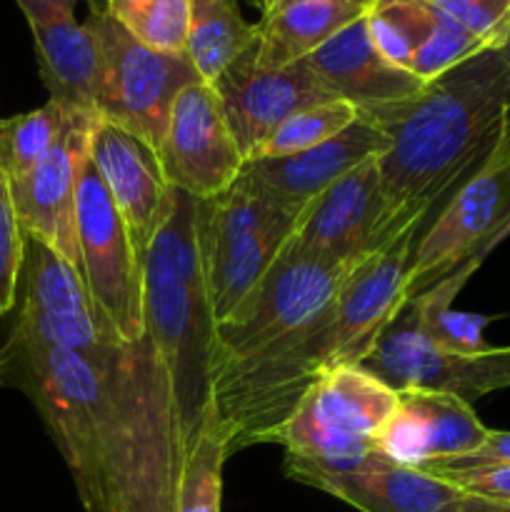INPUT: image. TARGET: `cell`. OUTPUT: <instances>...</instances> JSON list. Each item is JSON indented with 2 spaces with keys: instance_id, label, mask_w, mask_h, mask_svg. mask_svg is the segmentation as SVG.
<instances>
[{
  "instance_id": "33",
  "label": "cell",
  "mask_w": 510,
  "mask_h": 512,
  "mask_svg": "<svg viewBox=\"0 0 510 512\" xmlns=\"http://www.w3.org/2000/svg\"><path fill=\"white\" fill-rule=\"evenodd\" d=\"M23 260L25 230L15 210L10 178L0 168V318H5L18 303Z\"/></svg>"
},
{
  "instance_id": "28",
  "label": "cell",
  "mask_w": 510,
  "mask_h": 512,
  "mask_svg": "<svg viewBox=\"0 0 510 512\" xmlns=\"http://www.w3.org/2000/svg\"><path fill=\"white\" fill-rule=\"evenodd\" d=\"M255 35L258 28L243 18L238 0H190L185 55L208 83L255 43Z\"/></svg>"
},
{
  "instance_id": "7",
  "label": "cell",
  "mask_w": 510,
  "mask_h": 512,
  "mask_svg": "<svg viewBox=\"0 0 510 512\" xmlns=\"http://www.w3.org/2000/svg\"><path fill=\"white\" fill-rule=\"evenodd\" d=\"M85 23L98 40L95 115L158 148L170 108L185 85L200 78L188 55L158 53L138 43L105 10V0L88 5Z\"/></svg>"
},
{
  "instance_id": "39",
  "label": "cell",
  "mask_w": 510,
  "mask_h": 512,
  "mask_svg": "<svg viewBox=\"0 0 510 512\" xmlns=\"http://www.w3.org/2000/svg\"><path fill=\"white\" fill-rule=\"evenodd\" d=\"M8 365H10V348H8V343H3L0 345V385H5Z\"/></svg>"
},
{
  "instance_id": "20",
  "label": "cell",
  "mask_w": 510,
  "mask_h": 512,
  "mask_svg": "<svg viewBox=\"0 0 510 512\" xmlns=\"http://www.w3.org/2000/svg\"><path fill=\"white\" fill-rule=\"evenodd\" d=\"M365 23L380 55L423 83L490 48L428 0H373Z\"/></svg>"
},
{
  "instance_id": "12",
  "label": "cell",
  "mask_w": 510,
  "mask_h": 512,
  "mask_svg": "<svg viewBox=\"0 0 510 512\" xmlns=\"http://www.w3.org/2000/svg\"><path fill=\"white\" fill-rule=\"evenodd\" d=\"M363 368L398 393L438 390L470 403L495 390L510 388V345L450 353L423 333L410 305H405L373 353L363 360Z\"/></svg>"
},
{
  "instance_id": "36",
  "label": "cell",
  "mask_w": 510,
  "mask_h": 512,
  "mask_svg": "<svg viewBox=\"0 0 510 512\" xmlns=\"http://www.w3.org/2000/svg\"><path fill=\"white\" fill-rule=\"evenodd\" d=\"M488 465H510V430H490L488 440L475 453L463 458L435 463L423 470H460V468H488Z\"/></svg>"
},
{
  "instance_id": "5",
  "label": "cell",
  "mask_w": 510,
  "mask_h": 512,
  "mask_svg": "<svg viewBox=\"0 0 510 512\" xmlns=\"http://www.w3.org/2000/svg\"><path fill=\"white\" fill-rule=\"evenodd\" d=\"M330 305L320 318L268 348L228 360L213 373V400L230 455L250 445L275 443L305 395L333 370Z\"/></svg>"
},
{
  "instance_id": "38",
  "label": "cell",
  "mask_w": 510,
  "mask_h": 512,
  "mask_svg": "<svg viewBox=\"0 0 510 512\" xmlns=\"http://www.w3.org/2000/svg\"><path fill=\"white\" fill-rule=\"evenodd\" d=\"M505 238H510V210H508V215H505V218H503V223L498 225V230H495V233H493V238H490L488 245H485V248H483V258H488V255L493 253V250L498 248V245L503 243Z\"/></svg>"
},
{
  "instance_id": "17",
  "label": "cell",
  "mask_w": 510,
  "mask_h": 512,
  "mask_svg": "<svg viewBox=\"0 0 510 512\" xmlns=\"http://www.w3.org/2000/svg\"><path fill=\"white\" fill-rule=\"evenodd\" d=\"M380 218L383 198L378 158H370L305 205L283 253L360 260L380 248Z\"/></svg>"
},
{
  "instance_id": "26",
  "label": "cell",
  "mask_w": 510,
  "mask_h": 512,
  "mask_svg": "<svg viewBox=\"0 0 510 512\" xmlns=\"http://www.w3.org/2000/svg\"><path fill=\"white\" fill-rule=\"evenodd\" d=\"M275 443L285 448V473L305 485L323 475L365 473L390 465L375 450L373 440L343 433L325 423L308 395L283 425Z\"/></svg>"
},
{
  "instance_id": "19",
  "label": "cell",
  "mask_w": 510,
  "mask_h": 512,
  "mask_svg": "<svg viewBox=\"0 0 510 512\" xmlns=\"http://www.w3.org/2000/svg\"><path fill=\"white\" fill-rule=\"evenodd\" d=\"M95 120H80L30 173L10 183L25 235L50 245L78 270V188Z\"/></svg>"
},
{
  "instance_id": "14",
  "label": "cell",
  "mask_w": 510,
  "mask_h": 512,
  "mask_svg": "<svg viewBox=\"0 0 510 512\" xmlns=\"http://www.w3.org/2000/svg\"><path fill=\"white\" fill-rule=\"evenodd\" d=\"M423 225H410L355 263L330 310L333 368L363 365L408 305V275Z\"/></svg>"
},
{
  "instance_id": "37",
  "label": "cell",
  "mask_w": 510,
  "mask_h": 512,
  "mask_svg": "<svg viewBox=\"0 0 510 512\" xmlns=\"http://www.w3.org/2000/svg\"><path fill=\"white\" fill-rule=\"evenodd\" d=\"M460 512H510V500H488L465 493Z\"/></svg>"
},
{
  "instance_id": "21",
  "label": "cell",
  "mask_w": 510,
  "mask_h": 512,
  "mask_svg": "<svg viewBox=\"0 0 510 512\" xmlns=\"http://www.w3.org/2000/svg\"><path fill=\"white\" fill-rule=\"evenodd\" d=\"M388 148L383 130L368 118L358 115L350 128L335 138L303 150V153L283 155V158L245 160L238 178L270 203L285 210L303 213L310 200L338 183L345 173L358 168L370 158H378Z\"/></svg>"
},
{
  "instance_id": "8",
  "label": "cell",
  "mask_w": 510,
  "mask_h": 512,
  "mask_svg": "<svg viewBox=\"0 0 510 512\" xmlns=\"http://www.w3.org/2000/svg\"><path fill=\"white\" fill-rule=\"evenodd\" d=\"M13 343L75 350L95 360H110L123 340L95 305L83 273L50 245L25 235Z\"/></svg>"
},
{
  "instance_id": "35",
  "label": "cell",
  "mask_w": 510,
  "mask_h": 512,
  "mask_svg": "<svg viewBox=\"0 0 510 512\" xmlns=\"http://www.w3.org/2000/svg\"><path fill=\"white\" fill-rule=\"evenodd\" d=\"M438 478L450 480L463 493L488 500H510V465H488V468L460 470H428Z\"/></svg>"
},
{
  "instance_id": "16",
  "label": "cell",
  "mask_w": 510,
  "mask_h": 512,
  "mask_svg": "<svg viewBox=\"0 0 510 512\" xmlns=\"http://www.w3.org/2000/svg\"><path fill=\"white\" fill-rule=\"evenodd\" d=\"M88 155L133 238L135 250L145 258L150 243L175 210V188L165 180L158 155L133 133L100 118L90 133Z\"/></svg>"
},
{
  "instance_id": "13",
  "label": "cell",
  "mask_w": 510,
  "mask_h": 512,
  "mask_svg": "<svg viewBox=\"0 0 510 512\" xmlns=\"http://www.w3.org/2000/svg\"><path fill=\"white\" fill-rule=\"evenodd\" d=\"M155 155L165 180L195 200L215 198L238 180L245 155L213 83L198 78L180 90Z\"/></svg>"
},
{
  "instance_id": "15",
  "label": "cell",
  "mask_w": 510,
  "mask_h": 512,
  "mask_svg": "<svg viewBox=\"0 0 510 512\" xmlns=\"http://www.w3.org/2000/svg\"><path fill=\"white\" fill-rule=\"evenodd\" d=\"M213 88L245 160L285 118L310 105L335 100L305 60L265 68L255 63L250 48L213 80Z\"/></svg>"
},
{
  "instance_id": "9",
  "label": "cell",
  "mask_w": 510,
  "mask_h": 512,
  "mask_svg": "<svg viewBox=\"0 0 510 512\" xmlns=\"http://www.w3.org/2000/svg\"><path fill=\"white\" fill-rule=\"evenodd\" d=\"M358 260L280 253L258 288L215 330V368L268 348L333 305Z\"/></svg>"
},
{
  "instance_id": "4",
  "label": "cell",
  "mask_w": 510,
  "mask_h": 512,
  "mask_svg": "<svg viewBox=\"0 0 510 512\" xmlns=\"http://www.w3.org/2000/svg\"><path fill=\"white\" fill-rule=\"evenodd\" d=\"M10 365L5 383L28 393L40 418L48 425L75 490L90 508L103 478L115 418L110 360H95L75 350L48 348L5 340Z\"/></svg>"
},
{
  "instance_id": "18",
  "label": "cell",
  "mask_w": 510,
  "mask_h": 512,
  "mask_svg": "<svg viewBox=\"0 0 510 512\" xmlns=\"http://www.w3.org/2000/svg\"><path fill=\"white\" fill-rule=\"evenodd\" d=\"M488 435L490 428L480 423L468 400L438 390H403L373 443L388 463L423 470L475 453Z\"/></svg>"
},
{
  "instance_id": "6",
  "label": "cell",
  "mask_w": 510,
  "mask_h": 512,
  "mask_svg": "<svg viewBox=\"0 0 510 512\" xmlns=\"http://www.w3.org/2000/svg\"><path fill=\"white\" fill-rule=\"evenodd\" d=\"M298 215L240 178L215 198L195 200V238L215 323H225L268 275Z\"/></svg>"
},
{
  "instance_id": "27",
  "label": "cell",
  "mask_w": 510,
  "mask_h": 512,
  "mask_svg": "<svg viewBox=\"0 0 510 512\" xmlns=\"http://www.w3.org/2000/svg\"><path fill=\"white\" fill-rule=\"evenodd\" d=\"M308 398L325 423L365 440H375L398 408V390L363 365L328 370L310 388Z\"/></svg>"
},
{
  "instance_id": "2",
  "label": "cell",
  "mask_w": 510,
  "mask_h": 512,
  "mask_svg": "<svg viewBox=\"0 0 510 512\" xmlns=\"http://www.w3.org/2000/svg\"><path fill=\"white\" fill-rule=\"evenodd\" d=\"M110 373L113 433L98 495L85 512H178L185 440L168 370L143 338L115 353Z\"/></svg>"
},
{
  "instance_id": "40",
  "label": "cell",
  "mask_w": 510,
  "mask_h": 512,
  "mask_svg": "<svg viewBox=\"0 0 510 512\" xmlns=\"http://www.w3.org/2000/svg\"><path fill=\"white\" fill-rule=\"evenodd\" d=\"M498 50H500V55H503L505 65L510 68V25H508V30H505V38H503V43L498 45Z\"/></svg>"
},
{
  "instance_id": "23",
  "label": "cell",
  "mask_w": 510,
  "mask_h": 512,
  "mask_svg": "<svg viewBox=\"0 0 510 512\" xmlns=\"http://www.w3.org/2000/svg\"><path fill=\"white\" fill-rule=\"evenodd\" d=\"M305 63L333 98L350 103L360 115L403 103L425 88L423 80L395 68L380 55L368 33L365 15L320 45Z\"/></svg>"
},
{
  "instance_id": "32",
  "label": "cell",
  "mask_w": 510,
  "mask_h": 512,
  "mask_svg": "<svg viewBox=\"0 0 510 512\" xmlns=\"http://www.w3.org/2000/svg\"><path fill=\"white\" fill-rule=\"evenodd\" d=\"M355 120H358V110L345 103V100L335 98L310 105V108H303L290 115V118H285L248 160L283 158V155L303 153V150L315 148V145L343 133Z\"/></svg>"
},
{
  "instance_id": "41",
  "label": "cell",
  "mask_w": 510,
  "mask_h": 512,
  "mask_svg": "<svg viewBox=\"0 0 510 512\" xmlns=\"http://www.w3.org/2000/svg\"><path fill=\"white\" fill-rule=\"evenodd\" d=\"M250 3H253V5H258V8H263V3H265V0H250Z\"/></svg>"
},
{
  "instance_id": "3",
  "label": "cell",
  "mask_w": 510,
  "mask_h": 512,
  "mask_svg": "<svg viewBox=\"0 0 510 512\" xmlns=\"http://www.w3.org/2000/svg\"><path fill=\"white\" fill-rule=\"evenodd\" d=\"M145 338L168 370L188 445L213 390L215 315L195 238V198L175 190V210L143 258Z\"/></svg>"
},
{
  "instance_id": "1",
  "label": "cell",
  "mask_w": 510,
  "mask_h": 512,
  "mask_svg": "<svg viewBox=\"0 0 510 512\" xmlns=\"http://www.w3.org/2000/svg\"><path fill=\"white\" fill-rule=\"evenodd\" d=\"M508 115L510 68L498 48L470 55L403 103L363 113L388 138L378 155V245L410 225L425 228L440 200L483 165Z\"/></svg>"
},
{
  "instance_id": "25",
  "label": "cell",
  "mask_w": 510,
  "mask_h": 512,
  "mask_svg": "<svg viewBox=\"0 0 510 512\" xmlns=\"http://www.w3.org/2000/svg\"><path fill=\"white\" fill-rule=\"evenodd\" d=\"M308 485L360 512H460L465 500L450 480L393 463L365 473L323 475Z\"/></svg>"
},
{
  "instance_id": "11",
  "label": "cell",
  "mask_w": 510,
  "mask_h": 512,
  "mask_svg": "<svg viewBox=\"0 0 510 512\" xmlns=\"http://www.w3.org/2000/svg\"><path fill=\"white\" fill-rule=\"evenodd\" d=\"M78 250L80 273L95 305L125 345L140 343L145 338L143 258L90 155L78 188Z\"/></svg>"
},
{
  "instance_id": "24",
  "label": "cell",
  "mask_w": 510,
  "mask_h": 512,
  "mask_svg": "<svg viewBox=\"0 0 510 512\" xmlns=\"http://www.w3.org/2000/svg\"><path fill=\"white\" fill-rule=\"evenodd\" d=\"M368 8L370 0H265L250 53L265 68L300 63Z\"/></svg>"
},
{
  "instance_id": "30",
  "label": "cell",
  "mask_w": 510,
  "mask_h": 512,
  "mask_svg": "<svg viewBox=\"0 0 510 512\" xmlns=\"http://www.w3.org/2000/svg\"><path fill=\"white\" fill-rule=\"evenodd\" d=\"M88 115L93 113L50 98L40 108L0 120V168L10 183L30 173Z\"/></svg>"
},
{
  "instance_id": "34",
  "label": "cell",
  "mask_w": 510,
  "mask_h": 512,
  "mask_svg": "<svg viewBox=\"0 0 510 512\" xmlns=\"http://www.w3.org/2000/svg\"><path fill=\"white\" fill-rule=\"evenodd\" d=\"M440 13L483 40L490 48H498L510 25V0H428Z\"/></svg>"
},
{
  "instance_id": "42",
  "label": "cell",
  "mask_w": 510,
  "mask_h": 512,
  "mask_svg": "<svg viewBox=\"0 0 510 512\" xmlns=\"http://www.w3.org/2000/svg\"><path fill=\"white\" fill-rule=\"evenodd\" d=\"M370 3H373V0H370Z\"/></svg>"
},
{
  "instance_id": "10",
  "label": "cell",
  "mask_w": 510,
  "mask_h": 512,
  "mask_svg": "<svg viewBox=\"0 0 510 512\" xmlns=\"http://www.w3.org/2000/svg\"><path fill=\"white\" fill-rule=\"evenodd\" d=\"M510 210V115L500 140L478 170L455 190L420 233L408 275V303L473 260Z\"/></svg>"
},
{
  "instance_id": "31",
  "label": "cell",
  "mask_w": 510,
  "mask_h": 512,
  "mask_svg": "<svg viewBox=\"0 0 510 512\" xmlns=\"http://www.w3.org/2000/svg\"><path fill=\"white\" fill-rule=\"evenodd\" d=\"M105 10L138 43L158 53L188 50L190 0H105Z\"/></svg>"
},
{
  "instance_id": "29",
  "label": "cell",
  "mask_w": 510,
  "mask_h": 512,
  "mask_svg": "<svg viewBox=\"0 0 510 512\" xmlns=\"http://www.w3.org/2000/svg\"><path fill=\"white\" fill-rule=\"evenodd\" d=\"M230 458V443L220 423L213 393L200 413L198 425L185 445L178 483V512H220L223 503V468Z\"/></svg>"
},
{
  "instance_id": "22",
  "label": "cell",
  "mask_w": 510,
  "mask_h": 512,
  "mask_svg": "<svg viewBox=\"0 0 510 512\" xmlns=\"http://www.w3.org/2000/svg\"><path fill=\"white\" fill-rule=\"evenodd\" d=\"M30 25L40 80L50 98L95 115L98 40L75 18L78 0H15ZM95 3V0H85Z\"/></svg>"
}]
</instances>
